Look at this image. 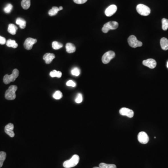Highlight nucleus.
<instances>
[{
    "instance_id": "2f4dec72",
    "label": "nucleus",
    "mask_w": 168,
    "mask_h": 168,
    "mask_svg": "<svg viewBox=\"0 0 168 168\" xmlns=\"http://www.w3.org/2000/svg\"><path fill=\"white\" fill-rule=\"evenodd\" d=\"M87 1V0H73V1L76 4H82L85 3Z\"/></svg>"
},
{
    "instance_id": "1a4fd4ad",
    "label": "nucleus",
    "mask_w": 168,
    "mask_h": 168,
    "mask_svg": "<svg viewBox=\"0 0 168 168\" xmlns=\"http://www.w3.org/2000/svg\"><path fill=\"white\" fill-rule=\"evenodd\" d=\"M138 140L141 143L147 144L149 141V136L145 132H141L138 135Z\"/></svg>"
},
{
    "instance_id": "5701e85b",
    "label": "nucleus",
    "mask_w": 168,
    "mask_h": 168,
    "mask_svg": "<svg viewBox=\"0 0 168 168\" xmlns=\"http://www.w3.org/2000/svg\"><path fill=\"white\" fill-rule=\"evenodd\" d=\"M50 77L52 78H54V77H57L58 78H60L61 77L62 74V72L60 71H57L56 70H53V71H51L50 73Z\"/></svg>"
},
{
    "instance_id": "9d476101",
    "label": "nucleus",
    "mask_w": 168,
    "mask_h": 168,
    "mask_svg": "<svg viewBox=\"0 0 168 168\" xmlns=\"http://www.w3.org/2000/svg\"><path fill=\"white\" fill-rule=\"evenodd\" d=\"M120 114L123 116H126L129 118H132L134 115L133 111L127 108H122L119 111Z\"/></svg>"
},
{
    "instance_id": "9b49d317",
    "label": "nucleus",
    "mask_w": 168,
    "mask_h": 168,
    "mask_svg": "<svg viewBox=\"0 0 168 168\" xmlns=\"http://www.w3.org/2000/svg\"><path fill=\"white\" fill-rule=\"evenodd\" d=\"M14 128V125L12 123H9L5 126L4 128L5 133L9 135L10 137H14L15 136V133L13 131Z\"/></svg>"
},
{
    "instance_id": "bb28decb",
    "label": "nucleus",
    "mask_w": 168,
    "mask_h": 168,
    "mask_svg": "<svg viewBox=\"0 0 168 168\" xmlns=\"http://www.w3.org/2000/svg\"><path fill=\"white\" fill-rule=\"evenodd\" d=\"M63 96L62 93L60 91H56L53 95V97L56 100H59Z\"/></svg>"
},
{
    "instance_id": "dca6fc26",
    "label": "nucleus",
    "mask_w": 168,
    "mask_h": 168,
    "mask_svg": "<svg viewBox=\"0 0 168 168\" xmlns=\"http://www.w3.org/2000/svg\"><path fill=\"white\" fill-rule=\"evenodd\" d=\"M66 50L69 53H72L76 51V47L72 43H67L66 46Z\"/></svg>"
},
{
    "instance_id": "6ab92c4d",
    "label": "nucleus",
    "mask_w": 168,
    "mask_h": 168,
    "mask_svg": "<svg viewBox=\"0 0 168 168\" xmlns=\"http://www.w3.org/2000/svg\"><path fill=\"white\" fill-rule=\"evenodd\" d=\"M21 6L24 9H29L31 6V0H22Z\"/></svg>"
},
{
    "instance_id": "39448f33",
    "label": "nucleus",
    "mask_w": 168,
    "mask_h": 168,
    "mask_svg": "<svg viewBox=\"0 0 168 168\" xmlns=\"http://www.w3.org/2000/svg\"><path fill=\"white\" fill-rule=\"evenodd\" d=\"M136 10L139 14L143 16H148L150 14V8L143 4H138L136 7Z\"/></svg>"
},
{
    "instance_id": "7ed1b4c3",
    "label": "nucleus",
    "mask_w": 168,
    "mask_h": 168,
    "mask_svg": "<svg viewBox=\"0 0 168 168\" xmlns=\"http://www.w3.org/2000/svg\"><path fill=\"white\" fill-rule=\"evenodd\" d=\"M17 90V86L12 85L9 86L5 94V97L8 100H14L16 98L15 92Z\"/></svg>"
},
{
    "instance_id": "c9c22d12",
    "label": "nucleus",
    "mask_w": 168,
    "mask_h": 168,
    "mask_svg": "<svg viewBox=\"0 0 168 168\" xmlns=\"http://www.w3.org/2000/svg\"><path fill=\"white\" fill-rule=\"evenodd\" d=\"M167 67H168V62H167Z\"/></svg>"
},
{
    "instance_id": "4468645a",
    "label": "nucleus",
    "mask_w": 168,
    "mask_h": 168,
    "mask_svg": "<svg viewBox=\"0 0 168 168\" xmlns=\"http://www.w3.org/2000/svg\"><path fill=\"white\" fill-rule=\"evenodd\" d=\"M55 58V55L53 53H46L43 56V59L45 61L46 64H50Z\"/></svg>"
},
{
    "instance_id": "c756f323",
    "label": "nucleus",
    "mask_w": 168,
    "mask_h": 168,
    "mask_svg": "<svg viewBox=\"0 0 168 168\" xmlns=\"http://www.w3.org/2000/svg\"><path fill=\"white\" fill-rule=\"evenodd\" d=\"M82 100H83V97H82V94H78L77 95V97L75 100V102L79 104V103L82 102Z\"/></svg>"
},
{
    "instance_id": "20e7f679",
    "label": "nucleus",
    "mask_w": 168,
    "mask_h": 168,
    "mask_svg": "<svg viewBox=\"0 0 168 168\" xmlns=\"http://www.w3.org/2000/svg\"><path fill=\"white\" fill-rule=\"evenodd\" d=\"M119 24L116 21H110L105 23L102 28V31L104 33H107L110 30H116L118 27Z\"/></svg>"
},
{
    "instance_id": "b1692460",
    "label": "nucleus",
    "mask_w": 168,
    "mask_h": 168,
    "mask_svg": "<svg viewBox=\"0 0 168 168\" xmlns=\"http://www.w3.org/2000/svg\"><path fill=\"white\" fill-rule=\"evenodd\" d=\"M99 167L101 168H116V166L115 164H107L103 163L99 164Z\"/></svg>"
},
{
    "instance_id": "f8f14e48",
    "label": "nucleus",
    "mask_w": 168,
    "mask_h": 168,
    "mask_svg": "<svg viewBox=\"0 0 168 168\" xmlns=\"http://www.w3.org/2000/svg\"><path fill=\"white\" fill-rule=\"evenodd\" d=\"M117 6L116 5H111L106 9L105 13L107 17H111L117 11Z\"/></svg>"
},
{
    "instance_id": "f257e3e1",
    "label": "nucleus",
    "mask_w": 168,
    "mask_h": 168,
    "mask_svg": "<svg viewBox=\"0 0 168 168\" xmlns=\"http://www.w3.org/2000/svg\"><path fill=\"white\" fill-rule=\"evenodd\" d=\"M80 161V157L74 155L69 160L66 161L63 163V166L65 168H71L75 167L78 164Z\"/></svg>"
},
{
    "instance_id": "412c9836",
    "label": "nucleus",
    "mask_w": 168,
    "mask_h": 168,
    "mask_svg": "<svg viewBox=\"0 0 168 168\" xmlns=\"http://www.w3.org/2000/svg\"><path fill=\"white\" fill-rule=\"evenodd\" d=\"M6 153L5 152H0V168L3 166L4 161L6 158Z\"/></svg>"
},
{
    "instance_id": "c85d7f7f",
    "label": "nucleus",
    "mask_w": 168,
    "mask_h": 168,
    "mask_svg": "<svg viewBox=\"0 0 168 168\" xmlns=\"http://www.w3.org/2000/svg\"><path fill=\"white\" fill-rule=\"evenodd\" d=\"M71 73L72 75H73L74 76H78L80 74V70L78 68L75 67V68H73V69L71 71Z\"/></svg>"
},
{
    "instance_id": "6e6552de",
    "label": "nucleus",
    "mask_w": 168,
    "mask_h": 168,
    "mask_svg": "<svg viewBox=\"0 0 168 168\" xmlns=\"http://www.w3.org/2000/svg\"><path fill=\"white\" fill-rule=\"evenodd\" d=\"M37 42V39L29 37L26 39L24 42V47L27 50H31L34 44Z\"/></svg>"
},
{
    "instance_id": "423d86ee",
    "label": "nucleus",
    "mask_w": 168,
    "mask_h": 168,
    "mask_svg": "<svg viewBox=\"0 0 168 168\" xmlns=\"http://www.w3.org/2000/svg\"><path fill=\"white\" fill-rule=\"evenodd\" d=\"M127 42L129 46L134 48L138 47H141L143 45L142 42L138 40L136 37L133 35H131L128 37Z\"/></svg>"
},
{
    "instance_id": "473e14b6",
    "label": "nucleus",
    "mask_w": 168,
    "mask_h": 168,
    "mask_svg": "<svg viewBox=\"0 0 168 168\" xmlns=\"http://www.w3.org/2000/svg\"><path fill=\"white\" fill-rule=\"evenodd\" d=\"M6 43V40L5 38L0 36V44L3 45V44H4Z\"/></svg>"
},
{
    "instance_id": "72a5a7b5",
    "label": "nucleus",
    "mask_w": 168,
    "mask_h": 168,
    "mask_svg": "<svg viewBox=\"0 0 168 168\" xmlns=\"http://www.w3.org/2000/svg\"><path fill=\"white\" fill-rule=\"evenodd\" d=\"M59 8V10H61L63 9V8L62 6L60 7H59V8Z\"/></svg>"
},
{
    "instance_id": "cd10ccee",
    "label": "nucleus",
    "mask_w": 168,
    "mask_h": 168,
    "mask_svg": "<svg viewBox=\"0 0 168 168\" xmlns=\"http://www.w3.org/2000/svg\"><path fill=\"white\" fill-rule=\"evenodd\" d=\"M12 9H13V6H12V5L11 4H10V3H9L4 8V11L5 13H7V14H9L11 11Z\"/></svg>"
},
{
    "instance_id": "f3484780",
    "label": "nucleus",
    "mask_w": 168,
    "mask_h": 168,
    "mask_svg": "<svg viewBox=\"0 0 168 168\" xmlns=\"http://www.w3.org/2000/svg\"><path fill=\"white\" fill-rule=\"evenodd\" d=\"M17 27L14 24H9L8 27V31L12 35H15L17 31Z\"/></svg>"
},
{
    "instance_id": "393cba45",
    "label": "nucleus",
    "mask_w": 168,
    "mask_h": 168,
    "mask_svg": "<svg viewBox=\"0 0 168 168\" xmlns=\"http://www.w3.org/2000/svg\"><path fill=\"white\" fill-rule=\"evenodd\" d=\"M52 46L54 50H58L61 48L63 45L60 42H58L57 41H54L52 44Z\"/></svg>"
},
{
    "instance_id": "ddd939ff",
    "label": "nucleus",
    "mask_w": 168,
    "mask_h": 168,
    "mask_svg": "<svg viewBox=\"0 0 168 168\" xmlns=\"http://www.w3.org/2000/svg\"><path fill=\"white\" fill-rule=\"evenodd\" d=\"M143 64L150 69H154L157 66V62L154 59L149 58L143 61Z\"/></svg>"
},
{
    "instance_id": "0eeeda50",
    "label": "nucleus",
    "mask_w": 168,
    "mask_h": 168,
    "mask_svg": "<svg viewBox=\"0 0 168 168\" xmlns=\"http://www.w3.org/2000/svg\"><path fill=\"white\" fill-rule=\"evenodd\" d=\"M116 56V54L114 51H107L103 55L102 57V61L104 64H107L109 63Z\"/></svg>"
},
{
    "instance_id": "4be33fe9",
    "label": "nucleus",
    "mask_w": 168,
    "mask_h": 168,
    "mask_svg": "<svg viewBox=\"0 0 168 168\" xmlns=\"http://www.w3.org/2000/svg\"><path fill=\"white\" fill-rule=\"evenodd\" d=\"M59 11V8L57 7H53L51 9L49 10L48 14H49V15L52 17V16L56 15Z\"/></svg>"
},
{
    "instance_id": "a211bd4d",
    "label": "nucleus",
    "mask_w": 168,
    "mask_h": 168,
    "mask_svg": "<svg viewBox=\"0 0 168 168\" xmlns=\"http://www.w3.org/2000/svg\"><path fill=\"white\" fill-rule=\"evenodd\" d=\"M16 23L19 25L20 28L22 29H24L26 26V22L25 20L21 18H17L16 20Z\"/></svg>"
},
{
    "instance_id": "2eb2a0df",
    "label": "nucleus",
    "mask_w": 168,
    "mask_h": 168,
    "mask_svg": "<svg viewBox=\"0 0 168 168\" xmlns=\"http://www.w3.org/2000/svg\"><path fill=\"white\" fill-rule=\"evenodd\" d=\"M161 47L164 50H168V39L165 37H163L160 40Z\"/></svg>"
},
{
    "instance_id": "aec40b11",
    "label": "nucleus",
    "mask_w": 168,
    "mask_h": 168,
    "mask_svg": "<svg viewBox=\"0 0 168 168\" xmlns=\"http://www.w3.org/2000/svg\"><path fill=\"white\" fill-rule=\"evenodd\" d=\"M6 45L9 47H12L13 48H17L18 47V44H17L15 40H7L6 42Z\"/></svg>"
},
{
    "instance_id": "a878e982",
    "label": "nucleus",
    "mask_w": 168,
    "mask_h": 168,
    "mask_svg": "<svg viewBox=\"0 0 168 168\" xmlns=\"http://www.w3.org/2000/svg\"><path fill=\"white\" fill-rule=\"evenodd\" d=\"M162 29L163 31H167L168 29V20L163 18L162 20Z\"/></svg>"
},
{
    "instance_id": "f704fd0d",
    "label": "nucleus",
    "mask_w": 168,
    "mask_h": 168,
    "mask_svg": "<svg viewBox=\"0 0 168 168\" xmlns=\"http://www.w3.org/2000/svg\"><path fill=\"white\" fill-rule=\"evenodd\" d=\"M100 168V167H94V168Z\"/></svg>"
},
{
    "instance_id": "7c9ffc66",
    "label": "nucleus",
    "mask_w": 168,
    "mask_h": 168,
    "mask_svg": "<svg viewBox=\"0 0 168 168\" xmlns=\"http://www.w3.org/2000/svg\"><path fill=\"white\" fill-rule=\"evenodd\" d=\"M66 85L68 86H72V87H75L76 84L74 81L72 80H69L66 82Z\"/></svg>"
},
{
    "instance_id": "f03ea898",
    "label": "nucleus",
    "mask_w": 168,
    "mask_h": 168,
    "mask_svg": "<svg viewBox=\"0 0 168 168\" xmlns=\"http://www.w3.org/2000/svg\"><path fill=\"white\" fill-rule=\"evenodd\" d=\"M19 72L17 69L13 70V72L11 75L6 74L3 77V82L5 84H9L11 82L15 81L16 78L18 77Z\"/></svg>"
}]
</instances>
